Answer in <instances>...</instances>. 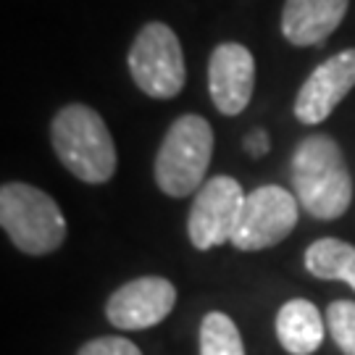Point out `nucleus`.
I'll return each instance as SVG.
<instances>
[{
	"label": "nucleus",
	"mask_w": 355,
	"mask_h": 355,
	"mask_svg": "<svg viewBox=\"0 0 355 355\" xmlns=\"http://www.w3.org/2000/svg\"><path fill=\"white\" fill-rule=\"evenodd\" d=\"M132 82L155 101H171L184 89L187 69L177 32L164 21H148L129 48Z\"/></svg>",
	"instance_id": "5"
},
{
	"label": "nucleus",
	"mask_w": 355,
	"mask_h": 355,
	"mask_svg": "<svg viewBox=\"0 0 355 355\" xmlns=\"http://www.w3.org/2000/svg\"><path fill=\"white\" fill-rule=\"evenodd\" d=\"M200 355H245L240 329L227 313L211 311L203 318V324H200Z\"/></svg>",
	"instance_id": "14"
},
{
	"label": "nucleus",
	"mask_w": 355,
	"mask_h": 355,
	"mask_svg": "<svg viewBox=\"0 0 355 355\" xmlns=\"http://www.w3.org/2000/svg\"><path fill=\"white\" fill-rule=\"evenodd\" d=\"M292 192L305 214L331 221L350 208L353 179L343 148L329 135H308L297 142L290 161Z\"/></svg>",
	"instance_id": "1"
},
{
	"label": "nucleus",
	"mask_w": 355,
	"mask_h": 355,
	"mask_svg": "<svg viewBox=\"0 0 355 355\" xmlns=\"http://www.w3.org/2000/svg\"><path fill=\"white\" fill-rule=\"evenodd\" d=\"M51 142L58 161L85 184H103L116 174V142L103 116L85 103H69L53 116Z\"/></svg>",
	"instance_id": "2"
},
{
	"label": "nucleus",
	"mask_w": 355,
	"mask_h": 355,
	"mask_svg": "<svg viewBox=\"0 0 355 355\" xmlns=\"http://www.w3.org/2000/svg\"><path fill=\"white\" fill-rule=\"evenodd\" d=\"M255 58L242 42H221L208 58V92L216 111L240 116L253 98Z\"/></svg>",
	"instance_id": "10"
},
{
	"label": "nucleus",
	"mask_w": 355,
	"mask_h": 355,
	"mask_svg": "<svg viewBox=\"0 0 355 355\" xmlns=\"http://www.w3.org/2000/svg\"><path fill=\"white\" fill-rule=\"evenodd\" d=\"M76 355H142V350L124 337H98L82 345Z\"/></svg>",
	"instance_id": "16"
},
{
	"label": "nucleus",
	"mask_w": 355,
	"mask_h": 355,
	"mask_svg": "<svg viewBox=\"0 0 355 355\" xmlns=\"http://www.w3.org/2000/svg\"><path fill=\"white\" fill-rule=\"evenodd\" d=\"M177 305V287L164 277H140L108 297L105 316L121 331H140L161 324Z\"/></svg>",
	"instance_id": "9"
},
{
	"label": "nucleus",
	"mask_w": 355,
	"mask_h": 355,
	"mask_svg": "<svg viewBox=\"0 0 355 355\" xmlns=\"http://www.w3.org/2000/svg\"><path fill=\"white\" fill-rule=\"evenodd\" d=\"M355 87V48L340 51L329 55L327 61L308 74L300 89H297V98H295V119L300 124H321L327 121L334 108L347 98V92Z\"/></svg>",
	"instance_id": "8"
},
{
	"label": "nucleus",
	"mask_w": 355,
	"mask_h": 355,
	"mask_svg": "<svg viewBox=\"0 0 355 355\" xmlns=\"http://www.w3.org/2000/svg\"><path fill=\"white\" fill-rule=\"evenodd\" d=\"M245 150L250 153L253 158H263L271 150V140H268V132L263 129H253L248 137H245Z\"/></svg>",
	"instance_id": "17"
},
{
	"label": "nucleus",
	"mask_w": 355,
	"mask_h": 355,
	"mask_svg": "<svg viewBox=\"0 0 355 355\" xmlns=\"http://www.w3.org/2000/svg\"><path fill=\"white\" fill-rule=\"evenodd\" d=\"M300 203L295 192L279 184H263L248 192L240 221L232 234V245L242 253H258L279 245L297 227Z\"/></svg>",
	"instance_id": "6"
},
{
	"label": "nucleus",
	"mask_w": 355,
	"mask_h": 355,
	"mask_svg": "<svg viewBox=\"0 0 355 355\" xmlns=\"http://www.w3.org/2000/svg\"><path fill=\"white\" fill-rule=\"evenodd\" d=\"M214 155V129L198 114H184L168 127L155 153L153 177L168 198H187L205 184Z\"/></svg>",
	"instance_id": "3"
},
{
	"label": "nucleus",
	"mask_w": 355,
	"mask_h": 355,
	"mask_svg": "<svg viewBox=\"0 0 355 355\" xmlns=\"http://www.w3.org/2000/svg\"><path fill=\"white\" fill-rule=\"evenodd\" d=\"M327 327L331 340L345 355H355V303L353 300H334L327 308Z\"/></svg>",
	"instance_id": "15"
},
{
	"label": "nucleus",
	"mask_w": 355,
	"mask_h": 355,
	"mask_svg": "<svg viewBox=\"0 0 355 355\" xmlns=\"http://www.w3.org/2000/svg\"><path fill=\"white\" fill-rule=\"evenodd\" d=\"M305 271L316 279L347 282L355 292V245L337 237L316 240L305 250Z\"/></svg>",
	"instance_id": "13"
},
{
	"label": "nucleus",
	"mask_w": 355,
	"mask_h": 355,
	"mask_svg": "<svg viewBox=\"0 0 355 355\" xmlns=\"http://www.w3.org/2000/svg\"><path fill=\"white\" fill-rule=\"evenodd\" d=\"M245 192L234 177H211L195 192L190 216H187V234L192 248L198 250H214L224 242H232V234L240 221Z\"/></svg>",
	"instance_id": "7"
},
{
	"label": "nucleus",
	"mask_w": 355,
	"mask_h": 355,
	"mask_svg": "<svg viewBox=\"0 0 355 355\" xmlns=\"http://www.w3.org/2000/svg\"><path fill=\"white\" fill-rule=\"evenodd\" d=\"M277 340L290 355H313L324 343L321 311L305 297H295L277 313Z\"/></svg>",
	"instance_id": "12"
},
{
	"label": "nucleus",
	"mask_w": 355,
	"mask_h": 355,
	"mask_svg": "<svg viewBox=\"0 0 355 355\" xmlns=\"http://www.w3.org/2000/svg\"><path fill=\"white\" fill-rule=\"evenodd\" d=\"M350 0H287L282 8V35L295 48L318 45L343 24Z\"/></svg>",
	"instance_id": "11"
},
{
	"label": "nucleus",
	"mask_w": 355,
	"mask_h": 355,
	"mask_svg": "<svg viewBox=\"0 0 355 355\" xmlns=\"http://www.w3.org/2000/svg\"><path fill=\"white\" fill-rule=\"evenodd\" d=\"M0 224L26 255H48L66 240V218L58 203L24 182H6L0 187Z\"/></svg>",
	"instance_id": "4"
}]
</instances>
